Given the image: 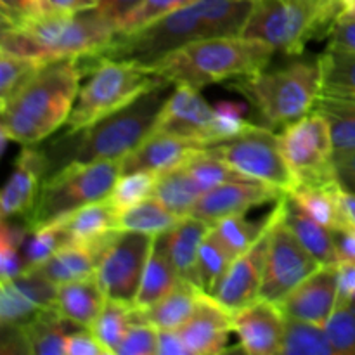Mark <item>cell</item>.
Here are the masks:
<instances>
[{"mask_svg": "<svg viewBox=\"0 0 355 355\" xmlns=\"http://www.w3.org/2000/svg\"><path fill=\"white\" fill-rule=\"evenodd\" d=\"M253 3L255 0H194L141 30L116 35L101 55L149 69L193 42L241 35Z\"/></svg>", "mask_w": 355, "mask_h": 355, "instance_id": "1", "label": "cell"}, {"mask_svg": "<svg viewBox=\"0 0 355 355\" xmlns=\"http://www.w3.org/2000/svg\"><path fill=\"white\" fill-rule=\"evenodd\" d=\"M177 83L159 78L121 110L75 132L62 130L42 146L47 175L73 163L123 159L155 132L163 106Z\"/></svg>", "mask_w": 355, "mask_h": 355, "instance_id": "2", "label": "cell"}, {"mask_svg": "<svg viewBox=\"0 0 355 355\" xmlns=\"http://www.w3.org/2000/svg\"><path fill=\"white\" fill-rule=\"evenodd\" d=\"M83 76L80 58L45 62L9 99L0 103V132L21 146H37L52 137L68 121Z\"/></svg>", "mask_w": 355, "mask_h": 355, "instance_id": "3", "label": "cell"}, {"mask_svg": "<svg viewBox=\"0 0 355 355\" xmlns=\"http://www.w3.org/2000/svg\"><path fill=\"white\" fill-rule=\"evenodd\" d=\"M118 30L99 7L75 14L54 12L17 26H2L0 52L49 62L101 54Z\"/></svg>", "mask_w": 355, "mask_h": 355, "instance_id": "4", "label": "cell"}, {"mask_svg": "<svg viewBox=\"0 0 355 355\" xmlns=\"http://www.w3.org/2000/svg\"><path fill=\"white\" fill-rule=\"evenodd\" d=\"M227 87L255 107L262 125L277 132L314 111L321 94V64L319 58L302 54L286 64L276 68L269 64L252 75L231 80Z\"/></svg>", "mask_w": 355, "mask_h": 355, "instance_id": "5", "label": "cell"}, {"mask_svg": "<svg viewBox=\"0 0 355 355\" xmlns=\"http://www.w3.org/2000/svg\"><path fill=\"white\" fill-rule=\"evenodd\" d=\"M276 49L257 38L214 37L179 49L149 71L173 83L203 89L260 71L270 64Z\"/></svg>", "mask_w": 355, "mask_h": 355, "instance_id": "6", "label": "cell"}, {"mask_svg": "<svg viewBox=\"0 0 355 355\" xmlns=\"http://www.w3.org/2000/svg\"><path fill=\"white\" fill-rule=\"evenodd\" d=\"M340 12V0H255L241 35L297 58L312 40L328 38Z\"/></svg>", "mask_w": 355, "mask_h": 355, "instance_id": "7", "label": "cell"}, {"mask_svg": "<svg viewBox=\"0 0 355 355\" xmlns=\"http://www.w3.org/2000/svg\"><path fill=\"white\" fill-rule=\"evenodd\" d=\"M87 80L78 90L75 106L62 127L75 132L137 99L162 76L127 61L104 58L101 54L80 55Z\"/></svg>", "mask_w": 355, "mask_h": 355, "instance_id": "8", "label": "cell"}, {"mask_svg": "<svg viewBox=\"0 0 355 355\" xmlns=\"http://www.w3.org/2000/svg\"><path fill=\"white\" fill-rule=\"evenodd\" d=\"M121 175V159L73 163L45 177L35 207L24 217L31 229L68 217L85 205L106 200Z\"/></svg>", "mask_w": 355, "mask_h": 355, "instance_id": "9", "label": "cell"}, {"mask_svg": "<svg viewBox=\"0 0 355 355\" xmlns=\"http://www.w3.org/2000/svg\"><path fill=\"white\" fill-rule=\"evenodd\" d=\"M208 149L243 179L267 184L286 194L297 187V179L281 151L279 134L266 125L252 123L236 137Z\"/></svg>", "mask_w": 355, "mask_h": 355, "instance_id": "10", "label": "cell"}, {"mask_svg": "<svg viewBox=\"0 0 355 355\" xmlns=\"http://www.w3.org/2000/svg\"><path fill=\"white\" fill-rule=\"evenodd\" d=\"M279 144L298 184L335 182V146L328 120L311 111L279 132Z\"/></svg>", "mask_w": 355, "mask_h": 355, "instance_id": "11", "label": "cell"}, {"mask_svg": "<svg viewBox=\"0 0 355 355\" xmlns=\"http://www.w3.org/2000/svg\"><path fill=\"white\" fill-rule=\"evenodd\" d=\"M286 196V194H284ZM283 196V198H284ZM283 198L267 243L266 266L259 298L281 304L291 291L322 266L283 220Z\"/></svg>", "mask_w": 355, "mask_h": 355, "instance_id": "12", "label": "cell"}, {"mask_svg": "<svg viewBox=\"0 0 355 355\" xmlns=\"http://www.w3.org/2000/svg\"><path fill=\"white\" fill-rule=\"evenodd\" d=\"M156 236L120 231L101 253L96 277L107 298L135 304Z\"/></svg>", "mask_w": 355, "mask_h": 355, "instance_id": "13", "label": "cell"}, {"mask_svg": "<svg viewBox=\"0 0 355 355\" xmlns=\"http://www.w3.org/2000/svg\"><path fill=\"white\" fill-rule=\"evenodd\" d=\"M279 201L274 203L272 218L266 231L260 234V238L250 246L246 252L236 257L232 260L231 267L224 274L222 281L218 283L217 290L211 293L215 300L220 302L229 311H238L259 300L260 286H262L263 266H266L267 243H269V232L274 220L279 215Z\"/></svg>", "mask_w": 355, "mask_h": 355, "instance_id": "14", "label": "cell"}, {"mask_svg": "<svg viewBox=\"0 0 355 355\" xmlns=\"http://www.w3.org/2000/svg\"><path fill=\"white\" fill-rule=\"evenodd\" d=\"M215 106H211L196 87L177 83L163 106L155 132L172 134L198 141L210 148Z\"/></svg>", "mask_w": 355, "mask_h": 355, "instance_id": "15", "label": "cell"}, {"mask_svg": "<svg viewBox=\"0 0 355 355\" xmlns=\"http://www.w3.org/2000/svg\"><path fill=\"white\" fill-rule=\"evenodd\" d=\"M58 284L38 272L24 270L21 276L2 281L0 286V324L2 329L19 328L40 312L55 307Z\"/></svg>", "mask_w": 355, "mask_h": 355, "instance_id": "16", "label": "cell"}, {"mask_svg": "<svg viewBox=\"0 0 355 355\" xmlns=\"http://www.w3.org/2000/svg\"><path fill=\"white\" fill-rule=\"evenodd\" d=\"M286 314L276 302L259 298L246 307L232 311V329L238 335L239 352L274 355L281 352Z\"/></svg>", "mask_w": 355, "mask_h": 355, "instance_id": "17", "label": "cell"}, {"mask_svg": "<svg viewBox=\"0 0 355 355\" xmlns=\"http://www.w3.org/2000/svg\"><path fill=\"white\" fill-rule=\"evenodd\" d=\"M286 193L255 180H234L208 189L201 194L191 215L214 225L220 218L246 214L266 203H276Z\"/></svg>", "mask_w": 355, "mask_h": 355, "instance_id": "18", "label": "cell"}, {"mask_svg": "<svg viewBox=\"0 0 355 355\" xmlns=\"http://www.w3.org/2000/svg\"><path fill=\"white\" fill-rule=\"evenodd\" d=\"M45 175H47V163L42 149L35 146H23L0 194L2 220L12 217L24 218L30 214Z\"/></svg>", "mask_w": 355, "mask_h": 355, "instance_id": "19", "label": "cell"}, {"mask_svg": "<svg viewBox=\"0 0 355 355\" xmlns=\"http://www.w3.org/2000/svg\"><path fill=\"white\" fill-rule=\"evenodd\" d=\"M338 304V266H321L300 286L295 288L281 309L288 318L326 326Z\"/></svg>", "mask_w": 355, "mask_h": 355, "instance_id": "20", "label": "cell"}, {"mask_svg": "<svg viewBox=\"0 0 355 355\" xmlns=\"http://www.w3.org/2000/svg\"><path fill=\"white\" fill-rule=\"evenodd\" d=\"M177 331L186 342L191 355H211L227 352L229 335L232 329V311L203 293L196 311L186 324Z\"/></svg>", "mask_w": 355, "mask_h": 355, "instance_id": "21", "label": "cell"}, {"mask_svg": "<svg viewBox=\"0 0 355 355\" xmlns=\"http://www.w3.org/2000/svg\"><path fill=\"white\" fill-rule=\"evenodd\" d=\"M207 149V146L172 134L153 132L137 149L121 159V173L144 172L163 173L184 165L191 156Z\"/></svg>", "mask_w": 355, "mask_h": 355, "instance_id": "22", "label": "cell"}, {"mask_svg": "<svg viewBox=\"0 0 355 355\" xmlns=\"http://www.w3.org/2000/svg\"><path fill=\"white\" fill-rule=\"evenodd\" d=\"M66 245H82L104 252L111 239L120 232L118 210L107 200L85 205L61 218Z\"/></svg>", "mask_w": 355, "mask_h": 355, "instance_id": "23", "label": "cell"}, {"mask_svg": "<svg viewBox=\"0 0 355 355\" xmlns=\"http://www.w3.org/2000/svg\"><path fill=\"white\" fill-rule=\"evenodd\" d=\"M211 225L201 218L187 215L163 234L166 252L182 281L203 290L200 276V248ZM205 291V290H203Z\"/></svg>", "mask_w": 355, "mask_h": 355, "instance_id": "24", "label": "cell"}, {"mask_svg": "<svg viewBox=\"0 0 355 355\" xmlns=\"http://www.w3.org/2000/svg\"><path fill=\"white\" fill-rule=\"evenodd\" d=\"M106 293L101 288L97 277L71 281L58 288L55 309L59 314L78 328H90L99 315Z\"/></svg>", "mask_w": 355, "mask_h": 355, "instance_id": "25", "label": "cell"}, {"mask_svg": "<svg viewBox=\"0 0 355 355\" xmlns=\"http://www.w3.org/2000/svg\"><path fill=\"white\" fill-rule=\"evenodd\" d=\"M283 220L298 241L322 263V266H338L335 239L331 229L324 227L314 218L309 217L290 196L283 198Z\"/></svg>", "mask_w": 355, "mask_h": 355, "instance_id": "26", "label": "cell"}, {"mask_svg": "<svg viewBox=\"0 0 355 355\" xmlns=\"http://www.w3.org/2000/svg\"><path fill=\"white\" fill-rule=\"evenodd\" d=\"M179 281L180 277L166 252L163 234L156 236L134 305L141 311L151 307L165 295H168L179 284Z\"/></svg>", "mask_w": 355, "mask_h": 355, "instance_id": "27", "label": "cell"}, {"mask_svg": "<svg viewBox=\"0 0 355 355\" xmlns=\"http://www.w3.org/2000/svg\"><path fill=\"white\" fill-rule=\"evenodd\" d=\"M203 293L205 291L201 288L180 279L179 284L162 300L144 311L141 309L139 311H141L142 319L155 326L156 329H179L194 314Z\"/></svg>", "mask_w": 355, "mask_h": 355, "instance_id": "28", "label": "cell"}, {"mask_svg": "<svg viewBox=\"0 0 355 355\" xmlns=\"http://www.w3.org/2000/svg\"><path fill=\"white\" fill-rule=\"evenodd\" d=\"M342 186L338 180L326 184H297L288 196L309 215L328 229L338 227L347 220L340 203Z\"/></svg>", "mask_w": 355, "mask_h": 355, "instance_id": "29", "label": "cell"}, {"mask_svg": "<svg viewBox=\"0 0 355 355\" xmlns=\"http://www.w3.org/2000/svg\"><path fill=\"white\" fill-rule=\"evenodd\" d=\"M101 253L103 252L90 246L64 245L47 262L37 267V270L58 286L71 281L89 279L96 276Z\"/></svg>", "mask_w": 355, "mask_h": 355, "instance_id": "30", "label": "cell"}, {"mask_svg": "<svg viewBox=\"0 0 355 355\" xmlns=\"http://www.w3.org/2000/svg\"><path fill=\"white\" fill-rule=\"evenodd\" d=\"M68 326H75L62 318L58 309H47L35 319L19 326L30 355H66V338L71 331Z\"/></svg>", "mask_w": 355, "mask_h": 355, "instance_id": "31", "label": "cell"}, {"mask_svg": "<svg viewBox=\"0 0 355 355\" xmlns=\"http://www.w3.org/2000/svg\"><path fill=\"white\" fill-rule=\"evenodd\" d=\"M205 191L198 186L184 165L168 170L158 175L153 198L159 201L165 208H168L177 217H187L193 211L194 205L201 198Z\"/></svg>", "mask_w": 355, "mask_h": 355, "instance_id": "32", "label": "cell"}, {"mask_svg": "<svg viewBox=\"0 0 355 355\" xmlns=\"http://www.w3.org/2000/svg\"><path fill=\"white\" fill-rule=\"evenodd\" d=\"M314 111L328 120L335 156L355 153V97L319 94Z\"/></svg>", "mask_w": 355, "mask_h": 355, "instance_id": "33", "label": "cell"}, {"mask_svg": "<svg viewBox=\"0 0 355 355\" xmlns=\"http://www.w3.org/2000/svg\"><path fill=\"white\" fill-rule=\"evenodd\" d=\"M180 217L163 207L156 198H148L118 214V229L128 232H142L149 236H159L168 232Z\"/></svg>", "mask_w": 355, "mask_h": 355, "instance_id": "34", "label": "cell"}, {"mask_svg": "<svg viewBox=\"0 0 355 355\" xmlns=\"http://www.w3.org/2000/svg\"><path fill=\"white\" fill-rule=\"evenodd\" d=\"M137 318L139 309L135 305L114 300V298H106L90 329L101 342V345L107 350V354L113 355L123 340L127 329Z\"/></svg>", "mask_w": 355, "mask_h": 355, "instance_id": "35", "label": "cell"}, {"mask_svg": "<svg viewBox=\"0 0 355 355\" xmlns=\"http://www.w3.org/2000/svg\"><path fill=\"white\" fill-rule=\"evenodd\" d=\"M321 92L333 96L355 97V52L326 47L319 55Z\"/></svg>", "mask_w": 355, "mask_h": 355, "instance_id": "36", "label": "cell"}, {"mask_svg": "<svg viewBox=\"0 0 355 355\" xmlns=\"http://www.w3.org/2000/svg\"><path fill=\"white\" fill-rule=\"evenodd\" d=\"M286 355H336L324 326L288 318L281 352Z\"/></svg>", "mask_w": 355, "mask_h": 355, "instance_id": "37", "label": "cell"}, {"mask_svg": "<svg viewBox=\"0 0 355 355\" xmlns=\"http://www.w3.org/2000/svg\"><path fill=\"white\" fill-rule=\"evenodd\" d=\"M270 218H272V210L267 214L266 218L260 222H252L245 217V214L229 215V217L220 218L211 225L215 234L218 236L225 248L232 253L234 257L241 255L243 252L250 248L257 239L260 238L263 231L269 225Z\"/></svg>", "mask_w": 355, "mask_h": 355, "instance_id": "38", "label": "cell"}, {"mask_svg": "<svg viewBox=\"0 0 355 355\" xmlns=\"http://www.w3.org/2000/svg\"><path fill=\"white\" fill-rule=\"evenodd\" d=\"M236 257L225 248L224 243L218 239L214 229L207 232L200 248V276L205 293L211 295L217 290L218 283L231 267Z\"/></svg>", "mask_w": 355, "mask_h": 355, "instance_id": "39", "label": "cell"}, {"mask_svg": "<svg viewBox=\"0 0 355 355\" xmlns=\"http://www.w3.org/2000/svg\"><path fill=\"white\" fill-rule=\"evenodd\" d=\"M30 232L24 218L21 222H9L3 218L0 229V276L2 281L12 279L24 272L23 243Z\"/></svg>", "mask_w": 355, "mask_h": 355, "instance_id": "40", "label": "cell"}, {"mask_svg": "<svg viewBox=\"0 0 355 355\" xmlns=\"http://www.w3.org/2000/svg\"><path fill=\"white\" fill-rule=\"evenodd\" d=\"M66 245L64 234L61 229V220L42 227H30L26 239L23 243L24 270H31L47 262L59 248Z\"/></svg>", "mask_w": 355, "mask_h": 355, "instance_id": "41", "label": "cell"}, {"mask_svg": "<svg viewBox=\"0 0 355 355\" xmlns=\"http://www.w3.org/2000/svg\"><path fill=\"white\" fill-rule=\"evenodd\" d=\"M184 166H186L187 172L193 175V179L196 180L198 186L203 191L214 189V187L222 186V184L225 182L246 180L243 179L238 172H234L224 159L215 156L208 148L196 153L194 156H191V158L184 163Z\"/></svg>", "mask_w": 355, "mask_h": 355, "instance_id": "42", "label": "cell"}, {"mask_svg": "<svg viewBox=\"0 0 355 355\" xmlns=\"http://www.w3.org/2000/svg\"><path fill=\"white\" fill-rule=\"evenodd\" d=\"M159 173L155 172H130V173H121L118 177L116 184H114L113 191L110 196L106 198L111 205L118 210L120 214L125 208H130L134 205L141 203V201L148 200L153 196L156 182H158Z\"/></svg>", "mask_w": 355, "mask_h": 355, "instance_id": "43", "label": "cell"}, {"mask_svg": "<svg viewBox=\"0 0 355 355\" xmlns=\"http://www.w3.org/2000/svg\"><path fill=\"white\" fill-rule=\"evenodd\" d=\"M324 329L336 355H355V302H338Z\"/></svg>", "mask_w": 355, "mask_h": 355, "instance_id": "44", "label": "cell"}, {"mask_svg": "<svg viewBox=\"0 0 355 355\" xmlns=\"http://www.w3.org/2000/svg\"><path fill=\"white\" fill-rule=\"evenodd\" d=\"M51 62V61H49ZM45 62L0 52V103L9 99Z\"/></svg>", "mask_w": 355, "mask_h": 355, "instance_id": "45", "label": "cell"}, {"mask_svg": "<svg viewBox=\"0 0 355 355\" xmlns=\"http://www.w3.org/2000/svg\"><path fill=\"white\" fill-rule=\"evenodd\" d=\"M246 104L238 103V101H218L215 104V121L211 128V144L227 141V139L236 137L252 123H248L245 118Z\"/></svg>", "mask_w": 355, "mask_h": 355, "instance_id": "46", "label": "cell"}, {"mask_svg": "<svg viewBox=\"0 0 355 355\" xmlns=\"http://www.w3.org/2000/svg\"><path fill=\"white\" fill-rule=\"evenodd\" d=\"M191 2H194V0H141L121 19L120 26H118V35H127L141 30L146 24L153 23V21L159 19V17L166 16V14L173 12V10L180 9Z\"/></svg>", "mask_w": 355, "mask_h": 355, "instance_id": "47", "label": "cell"}, {"mask_svg": "<svg viewBox=\"0 0 355 355\" xmlns=\"http://www.w3.org/2000/svg\"><path fill=\"white\" fill-rule=\"evenodd\" d=\"M114 355H158V329L139 318L130 324Z\"/></svg>", "mask_w": 355, "mask_h": 355, "instance_id": "48", "label": "cell"}, {"mask_svg": "<svg viewBox=\"0 0 355 355\" xmlns=\"http://www.w3.org/2000/svg\"><path fill=\"white\" fill-rule=\"evenodd\" d=\"M2 26H17L54 14L47 0H0Z\"/></svg>", "mask_w": 355, "mask_h": 355, "instance_id": "49", "label": "cell"}, {"mask_svg": "<svg viewBox=\"0 0 355 355\" xmlns=\"http://www.w3.org/2000/svg\"><path fill=\"white\" fill-rule=\"evenodd\" d=\"M66 355H110L107 350L101 345L99 340L92 333V329H76L66 338L64 345Z\"/></svg>", "mask_w": 355, "mask_h": 355, "instance_id": "50", "label": "cell"}, {"mask_svg": "<svg viewBox=\"0 0 355 355\" xmlns=\"http://www.w3.org/2000/svg\"><path fill=\"white\" fill-rule=\"evenodd\" d=\"M329 47L355 52V16L340 14L328 33Z\"/></svg>", "mask_w": 355, "mask_h": 355, "instance_id": "51", "label": "cell"}, {"mask_svg": "<svg viewBox=\"0 0 355 355\" xmlns=\"http://www.w3.org/2000/svg\"><path fill=\"white\" fill-rule=\"evenodd\" d=\"M331 232L340 262L355 263V225L347 218L338 227L331 229Z\"/></svg>", "mask_w": 355, "mask_h": 355, "instance_id": "52", "label": "cell"}, {"mask_svg": "<svg viewBox=\"0 0 355 355\" xmlns=\"http://www.w3.org/2000/svg\"><path fill=\"white\" fill-rule=\"evenodd\" d=\"M158 355H191L177 329H158Z\"/></svg>", "mask_w": 355, "mask_h": 355, "instance_id": "53", "label": "cell"}, {"mask_svg": "<svg viewBox=\"0 0 355 355\" xmlns=\"http://www.w3.org/2000/svg\"><path fill=\"white\" fill-rule=\"evenodd\" d=\"M335 172L340 186L355 193V153L335 156Z\"/></svg>", "mask_w": 355, "mask_h": 355, "instance_id": "54", "label": "cell"}, {"mask_svg": "<svg viewBox=\"0 0 355 355\" xmlns=\"http://www.w3.org/2000/svg\"><path fill=\"white\" fill-rule=\"evenodd\" d=\"M338 302H355V263H338Z\"/></svg>", "mask_w": 355, "mask_h": 355, "instance_id": "55", "label": "cell"}, {"mask_svg": "<svg viewBox=\"0 0 355 355\" xmlns=\"http://www.w3.org/2000/svg\"><path fill=\"white\" fill-rule=\"evenodd\" d=\"M141 0H101L99 10L107 17L110 21H113L114 26H120L121 19L134 9Z\"/></svg>", "mask_w": 355, "mask_h": 355, "instance_id": "56", "label": "cell"}, {"mask_svg": "<svg viewBox=\"0 0 355 355\" xmlns=\"http://www.w3.org/2000/svg\"><path fill=\"white\" fill-rule=\"evenodd\" d=\"M55 12L75 14L99 7L101 0H47Z\"/></svg>", "mask_w": 355, "mask_h": 355, "instance_id": "57", "label": "cell"}, {"mask_svg": "<svg viewBox=\"0 0 355 355\" xmlns=\"http://www.w3.org/2000/svg\"><path fill=\"white\" fill-rule=\"evenodd\" d=\"M340 203H342L345 217L355 225V193H350V191H345L342 187V191H340Z\"/></svg>", "mask_w": 355, "mask_h": 355, "instance_id": "58", "label": "cell"}, {"mask_svg": "<svg viewBox=\"0 0 355 355\" xmlns=\"http://www.w3.org/2000/svg\"><path fill=\"white\" fill-rule=\"evenodd\" d=\"M340 6H342V12L345 16H355V0H340Z\"/></svg>", "mask_w": 355, "mask_h": 355, "instance_id": "59", "label": "cell"}]
</instances>
